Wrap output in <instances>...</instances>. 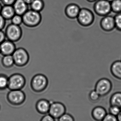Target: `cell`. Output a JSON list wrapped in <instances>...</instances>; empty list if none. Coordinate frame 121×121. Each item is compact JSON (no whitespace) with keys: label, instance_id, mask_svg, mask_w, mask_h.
Wrapping results in <instances>:
<instances>
[{"label":"cell","instance_id":"cell-1","mask_svg":"<svg viewBox=\"0 0 121 121\" xmlns=\"http://www.w3.org/2000/svg\"><path fill=\"white\" fill-rule=\"evenodd\" d=\"M23 23L26 27L34 28L40 25L42 21V15L40 12L28 9L22 16Z\"/></svg>","mask_w":121,"mask_h":121},{"label":"cell","instance_id":"cell-2","mask_svg":"<svg viewBox=\"0 0 121 121\" xmlns=\"http://www.w3.org/2000/svg\"><path fill=\"white\" fill-rule=\"evenodd\" d=\"M48 82V79L45 75L38 73L35 75L31 79V88L35 92L40 93L47 89Z\"/></svg>","mask_w":121,"mask_h":121},{"label":"cell","instance_id":"cell-3","mask_svg":"<svg viewBox=\"0 0 121 121\" xmlns=\"http://www.w3.org/2000/svg\"><path fill=\"white\" fill-rule=\"evenodd\" d=\"M14 65L19 67L26 66L29 62L30 56L27 51L23 48H16L12 55Z\"/></svg>","mask_w":121,"mask_h":121},{"label":"cell","instance_id":"cell-4","mask_svg":"<svg viewBox=\"0 0 121 121\" xmlns=\"http://www.w3.org/2000/svg\"><path fill=\"white\" fill-rule=\"evenodd\" d=\"M78 23L84 27L91 26L94 22V15L91 10L86 8L81 9L76 18Z\"/></svg>","mask_w":121,"mask_h":121},{"label":"cell","instance_id":"cell-5","mask_svg":"<svg viewBox=\"0 0 121 121\" xmlns=\"http://www.w3.org/2000/svg\"><path fill=\"white\" fill-rule=\"evenodd\" d=\"M26 79L22 74L15 73L8 77V89L9 90H22L25 86Z\"/></svg>","mask_w":121,"mask_h":121},{"label":"cell","instance_id":"cell-6","mask_svg":"<svg viewBox=\"0 0 121 121\" xmlns=\"http://www.w3.org/2000/svg\"><path fill=\"white\" fill-rule=\"evenodd\" d=\"M4 32L6 39L14 43L19 41L22 35V30L20 26L11 23L8 25Z\"/></svg>","mask_w":121,"mask_h":121},{"label":"cell","instance_id":"cell-7","mask_svg":"<svg viewBox=\"0 0 121 121\" xmlns=\"http://www.w3.org/2000/svg\"><path fill=\"white\" fill-rule=\"evenodd\" d=\"M113 85L111 81L108 78H101L95 85L94 90L101 97L108 94L111 91Z\"/></svg>","mask_w":121,"mask_h":121},{"label":"cell","instance_id":"cell-8","mask_svg":"<svg viewBox=\"0 0 121 121\" xmlns=\"http://www.w3.org/2000/svg\"><path fill=\"white\" fill-rule=\"evenodd\" d=\"M26 98L25 94L22 90H10L7 95L8 101L15 106H18L23 104Z\"/></svg>","mask_w":121,"mask_h":121},{"label":"cell","instance_id":"cell-9","mask_svg":"<svg viewBox=\"0 0 121 121\" xmlns=\"http://www.w3.org/2000/svg\"><path fill=\"white\" fill-rule=\"evenodd\" d=\"M94 10L99 16L108 15L112 11L111 3L107 0H97L94 4Z\"/></svg>","mask_w":121,"mask_h":121},{"label":"cell","instance_id":"cell-10","mask_svg":"<svg viewBox=\"0 0 121 121\" xmlns=\"http://www.w3.org/2000/svg\"><path fill=\"white\" fill-rule=\"evenodd\" d=\"M65 106L63 103L58 102H50L48 113L54 118L58 119L66 113Z\"/></svg>","mask_w":121,"mask_h":121},{"label":"cell","instance_id":"cell-11","mask_svg":"<svg viewBox=\"0 0 121 121\" xmlns=\"http://www.w3.org/2000/svg\"><path fill=\"white\" fill-rule=\"evenodd\" d=\"M100 26L105 32L113 31L116 28L114 17L109 15L104 16L100 21Z\"/></svg>","mask_w":121,"mask_h":121},{"label":"cell","instance_id":"cell-12","mask_svg":"<svg viewBox=\"0 0 121 121\" xmlns=\"http://www.w3.org/2000/svg\"><path fill=\"white\" fill-rule=\"evenodd\" d=\"M0 48L3 56L12 55L16 49L15 43L7 39L0 44Z\"/></svg>","mask_w":121,"mask_h":121},{"label":"cell","instance_id":"cell-13","mask_svg":"<svg viewBox=\"0 0 121 121\" xmlns=\"http://www.w3.org/2000/svg\"><path fill=\"white\" fill-rule=\"evenodd\" d=\"M80 6L77 4L71 3L67 6L65 9V13L66 16L70 19L76 18L80 11Z\"/></svg>","mask_w":121,"mask_h":121},{"label":"cell","instance_id":"cell-14","mask_svg":"<svg viewBox=\"0 0 121 121\" xmlns=\"http://www.w3.org/2000/svg\"><path fill=\"white\" fill-rule=\"evenodd\" d=\"M50 106V102L45 99H41L37 102L36 108L40 114H45L48 113Z\"/></svg>","mask_w":121,"mask_h":121},{"label":"cell","instance_id":"cell-15","mask_svg":"<svg viewBox=\"0 0 121 121\" xmlns=\"http://www.w3.org/2000/svg\"><path fill=\"white\" fill-rule=\"evenodd\" d=\"M28 6L23 0H16L13 5L15 14L21 16L28 10Z\"/></svg>","mask_w":121,"mask_h":121},{"label":"cell","instance_id":"cell-16","mask_svg":"<svg viewBox=\"0 0 121 121\" xmlns=\"http://www.w3.org/2000/svg\"><path fill=\"white\" fill-rule=\"evenodd\" d=\"M107 114L106 110L104 108L101 106H97L93 109L91 115L95 121H102Z\"/></svg>","mask_w":121,"mask_h":121},{"label":"cell","instance_id":"cell-17","mask_svg":"<svg viewBox=\"0 0 121 121\" xmlns=\"http://www.w3.org/2000/svg\"><path fill=\"white\" fill-rule=\"evenodd\" d=\"M0 14L6 20H9L15 14V13L13 5H4L2 6Z\"/></svg>","mask_w":121,"mask_h":121},{"label":"cell","instance_id":"cell-18","mask_svg":"<svg viewBox=\"0 0 121 121\" xmlns=\"http://www.w3.org/2000/svg\"><path fill=\"white\" fill-rule=\"evenodd\" d=\"M110 71L115 78L121 80V60H117L113 62L111 65Z\"/></svg>","mask_w":121,"mask_h":121},{"label":"cell","instance_id":"cell-19","mask_svg":"<svg viewBox=\"0 0 121 121\" xmlns=\"http://www.w3.org/2000/svg\"><path fill=\"white\" fill-rule=\"evenodd\" d=\"M111 106H116L121 108V92L114 93L110 99Z\"/></svg>","mask_w":121,"mask_h":121},{"label":"cell","instance_id":"cell-20","mask_svg":"<svg viewBox=\"0 0 121 121\" xmlns=\"http://www.w3.org/2000/svg\"><path fill=\"white\" fill-rule=\"evenodd\" d=\"M1 62L3 66L6 68H11L14 65V60L12 55L3 56Z\"/></svg>","mask_w":121,"mask_h":121},{"label":"cell","instance_id":"cell-21","mask_svg":"<svg viewBox=\"0 0 121 121\" xmlns=\"http://www.w3.org/2000/svg\"><path fill=\"white\" fill-rule=\"evenodd\" d=\"M30 5L31 9L40 13L44 9L45 3L43 0H34Z\"/></svg>","mask_w":121,"mask_h":121},{"label":"cell","instance_id":"cell-22","mask_svg":"<svg viewBox=\"0 0 121 121\" xmlns=\"http://www.w3.org/2000/svg\"><path fill=\"white\" fill-rule=\"evenodd\" d=\"M111 4L112 11L116 14L121 13V0H114Z\"/></svg>","mask_w":121,"mask_h":121},{"label":"cell","instance_id":"cell-23","mask_svg":"<svg viewBox=\"0 0 121 121\" xmlns=\"http://www.w3.org/2000/svg\"><path fill=\"white\" fill-rule=\"evenodd\" d=\"M8 77L5 74H0V90L8 88Z\"/></svg>","mask_w":121,"mask_h":121},{"label":"cell","instance_id":"cell-24","mask_svg":"<svg viewBox=\"0 0 121 121\" xmlns=\"http://www.w3.org/2000/svg\"><path fill=\"white\" fill-rule=\"evenodd\" d=\"M11 23L16 25L20 26L23 23L22 16L15 14L11 19Z\"/></svg>","mask_w":121,"mask_h":121},{"label":"cell","instance_id":"cell-25","mask_svg":"<svg viewBox=\"0 0 121 121\" xmlns=\"http://www.w3.org/2000/svg\"><path fill=\"white\" fill-rule=\"evenodd\" d=\"M101 97V96L95 90L91 91L89 94L90 99L93 102H96L99 101Z\"/></svg>","mask_w":121,"mask_h":121},{"label":"cell","instance_id":"cell-26","mask_svg":"<svg viewBox=\"0 0 121 121\" xmlns=\"http://www.w3.org/2000/svg\"><path fill=\"white\" fill-rule=\"evenodd\" d=\"M114 18L116 28L121 32V13H117Z\"/></svg>","mask_w":121,"mask_h":121},{"label":"cell","instance_id":"cell-27","mask_svg":"<svg viewBox=\"0 0 121 121\" xmlns=\"http://www.w3.org/2000/svg\"><path fill=\"white\" fill-rule=\"evenodd\" d=\"M121 110V108L114 106H111L109 109V113L113 116L117 117L120 113Z\"/></svg>","mask_w":121,"mask_h":121},{"label":"cell","instance_id":"cell-28","mask_svg":"<svg viewBox=\"0 0 121 121\" xmlns=\"http://www.w3.org/2000/svg\"><path fill=\"white\" fill-rule=\"evenodd\" d=\"M58 121H75V119L72 115L65 113L58 119Z\"/></svg>","mask_w":121,"mask_h":121},{"label":"cell","instance_id":"cell-29","mask_svg":"<svg viewBox=\"0 0 121 121\" xmlns=\"http://www.w3.org/2000/svg\"><path fill=\"white\" fill-rule=\"evenodd\" d=\"M102 121H118L117 117L110 114H107L106 116Z\"/></svg>","mask_w":121,"mask_h":121},{"label":"cell","instance_id":"cell-30","mask_svg":"<svg viewBox=\"0 0 121 121\" xmlns=\"http://www.w3.org/2000/svg\"><path fill=\"white\" fill-rule=\"evenodd\" d=\"M40 121H55V119L50 114H45V116H43Z\"/></svg>","mask_w":121,"mask_h":121},{"label":"cell","instance_id":"cell-31","mask_svg":"<svg viewBox=\"0 0 121 121\" xmlns=\"http://www.w3.org/2000/svg\"><path fill=\"white\" fill-rule=\"evenodd\" d=\"M6 20L0 14V30H2L6 25Z\"/></svg>","mask_w":121,"mask_h":121},{"label":"cell","instance_id":"cell-32","mask_svg":"<svg viewBox=\"0 0 121 121\" xmlns=\"http://www.w3.org/2000/svg\"><path fill=\"white\" fill-rule=\"evenodd\" d=\"M16 0H0L1 3L4 5H13Z\"/></svg>","mask_w":121,"mask_h":121},{"label":"cell","instance_id":"cell-33","mask_svg":"<svg viewBox=\"0 0 121 121\" xmlns=\"http://www.w3.org/2000/svg\"><path fill=\"white\" fill-rule=\"evenodd\" d=\"M5 32L2 30H0V44L6 39Z\"/></svg>","mask_w":121,"mask_h":121},{"label":"cell","instance_id":"cell-34","mask_svg":"<svg viewBox=\"0 0 121 121\" xmlns=\"http://www.w3.org/2000/svg\"><path fill=\"white\" fill-rule=\"evenodd\" d=\"M23 0L27 5H29L32 3L34 0Z\"/></svg>","mask_w":121,"mask_h":121},{"label":"cell","instance_id":"cell-35","mask_svg":"<svg viewBox=\"0 0 121 121\" xmlns=\"http://www.w3.org/2000/svg\"><path fill=\"white\" fill-rule=\"evenodd\" d=\"M117 117L118 121H121V110L120 113L117 116Z\"/></svg>","mask_w":121,"mask_h":121},{"label":"cell","instance_id":"cell-36","mask_svg":"<svg viewBox=\"0 0 121 121\" xmlns=\"http://www.w3.org/2000/svg\"><path fill=\"white\" fill-rule=\"evenodd\" d=\"M86 0L90 3H93V2H95L97 0Z\"/></svg>","mask_w":121,"mask_h":121},{"label":"cell","instance_id":"cell-37","mask_svg":"<svg viewBox=\"0 0 121 121\" xmlns=\"http://www.w3.org/2000/svg\"><path fill=\"white\" fill-rule=\"evenodd\" d=\"M2 4L0 3V13L1 10V8H2Z\"/></svg>","mask_w":121,"mask_h":121},{"label":"cell","instance_id":"cell-38","mask_svg":"<svg viewBox=\"0 0 121 121\" xmlns=\"http://www.w3.org/2000/svg\"><path fill=\"white\" fill-rule=\"evenodd\" d=\"M108 0V1L111 3V2H112V1H113L114 0Z\"/></svg>","mask_w":121,"mask_h":121},{"label":"cell","instance_id":"cell-39","mask_svg":"<svg viewBox=\"0 0 121 121\" xmlns=\"http://www.w3.org/2000/svg\"><path fill=\"white\" fill-rule=\"evenodd\" d=\"M1 54V52H0V54Z\"/></svg>","mask_w":121,"mask_h":121},{"label":"cell","instance_id":"cell-40","mask_svg":"<svg viewBox=\"0 0 121 121\" xmlns=\"http://www.w3.org/2000/svg\"></svg>","mask_w":121,"mask_h":121},{"label":"cell","instance_id":"cell-41","mask_svg":"<svg viewBox=\"0 0 121 121\" xmlns=\"http://www.w3.org/2000/svg\"></svg>","mask_w":121,"mask_h":121}]
</instances>
